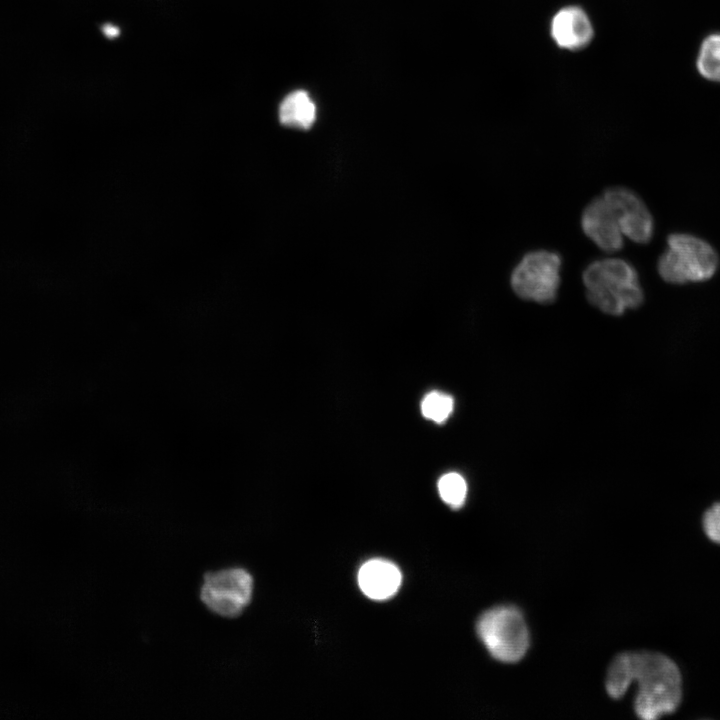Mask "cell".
<instances>
[{"instance_id": "6da1fadb", "label": "cell", "mask_w": 720, "mask_h": 720, "mask_svg": "<svg viewBox=\"0 0 720 720\" xmlns=\"http://www.w3.org/2000/svg\"><path fill=\"white\" fill-rule=\"evenodd\" d=\"M633 681L638 683L634 710L639 718L658 719L673 714L680 707L683 700L682 673L669 656L653 651L617 655L608 669V694L616 699L622 697Z\"/></svg>"}, {"instance_id": "7a4b0ae2", "label": "cell", "mask_w": 720, "mask_h": 720, "mask_svg": "<svg viewBox=\"0 0 720 720\" xmlns=\"http://www.w3.org/2000/svg\"><path fill=\"white\" fill-rule=\"evenodd\" d=\"M587 301L604 314L621 316L640 307L644 292L635 267L614 255L591 261L582 272Z\"/></svg>"}, {"instance_id": "3957f363", "label": "cell", "mask_w": 720, "mask_h": 720, "mask_svg": "<svg viewBox=\"0 0 720 720\" xmlns=\"http://www.w3.org/2000/svg\"><path fill=\"white\" fill-rule=\"evenodd\" d=\"M667 245L657 264L658 273L665 282H702L715 274L718 255L704 240L689 234L675 233L668 237Z\"/></svg>"}, {"instance_id": "277c9868", "label": "cell", "mask_w": 720, "mask_h": 720, "mask_svg": "<svg viewBox=\"0 0 720 720\" xmlns=\"http://www.w3.org/2000/svg\"><path fill=\"white\" fill-rule=\"evenodd\" d=\"M562 257L548 249L523 254L513 267L509 283L514 294L524 301L551 304L561 285Z\"/></svg>"}, {"instance_id": "5b68a950", "label": "cell", "mask_w": 720, "mask_h": 720, "mask_svg": "<svg viewBox=\"0 0 720 720\" xmlns=\"http://www.w3.org/2000/svg\"><path fill=\"white\" fill-rule=\"evenodd\" d=\"M476 629L488 652L499 661L517 662L528 649V629L515 607L499 606L487 610L480 616Z\"/></svg>"}, {"instance_id": "8992f818", "label": "cell", "mask_w": 720, "mask_h": 720, "mask_svg": "<svg viewBox=\"0 0 720 720\" xmlns=\"http://www.w3.org/2000/svg\"><path fill=\"white\" fill-rule=\"evenodd\" d=\"M253 591L254 580L246 569L228 567L203 576L200 599L213 614L232 619L249 606Z\"/></svg>"}, {"instance_id": "52a82bcc", "label": "cell", "mask_w": 720, "mask_h": 720, "mask_svg": "<svg viewBox=\"0 0 720 720\" xmlns=\"http://www.w3.org/2000/svg\"><path fill=\"white\" fill-rule=\"evenodd\" d=\"M602 197L612 209L624 237L647 244L653 237L654 220L642 198L632 189L615 185L603 190Z\"/></svg>"}, {"instance_id": "ba28073f", "label": "cell", "mask_w": 720, "mask_h": 720, "mask_svg": "<svg viewBox=\"0 0 720 720\" xmlns=\"http://www.w3.org/2000/svg\"><path fill=\"white\" fill-rule=\"evenodd\" d=\"M580 227L584 235L605 254H615L624 247V236L607 201L598 195L583 208Z\"/></svg>"}, {"instance_id": "9c48e42d", "label": "cell", "mask_w": 720, "mask_h": 720, "mask_svg": "<svg viewBox=\"0 0 720 720\" xmlns=\"http://www.w3.org/2000/svg\"><path fill=\"white\" fill-rule=\"evenodd\" d=\"M402 574L392 562L384 559H371L365 562L358 572V584L368 598L382 601L393 597L399 590Z\"/></svg>"}, {"instance_id": "30bf717a", "label": "cell", "mask_w": 720, "mask_h": 720, "mask_svg": "<svg viewBox=\"0 0 720 720\" xmlns=\"http://www.w3.org/2000/svg\"><path fill=\"white\" fill-rule=\"evenodd\" d=\"M551 35L558 46L578 50L592 40L593 27L581 8L565 7L552 19Z\"/></svg>"}, {"instance_id": "8fae6325", "label": "cell", "mask_w": 720, "mask_h": 720, "mask_svg": "<svg viewBox=\"0 0 720 720\" xmlns=\"http://www.w3.org/2000/svg\"><path fill=\"white\" fill-rule=\"evenodd\" d=\"M316 118V107L307 92L288 94L280 104L279 120L285 126L308 129Z\"/></svg>"}, {"instance_id": "7c38bea8", "label": "cell", "mask_w": 720, "mask_h": 720, "mask_svg": "<svg viewBox=\"0 0 720 720\" xmlns=\"http://www.w3.org/2000/svg\"><path fill=\"white\" fill-rule=\"evenodd\" d=\"M696 65L704 78L720 82V33L711 34L703 40Z\"/></svg>"}, {"instance_id": "4fadbf2b", "label": "cell", "mask_w": 720, "mask_h": 720, "mask_svg": "<svg viewBox=\"0 0 720 720\" xmlns=\"http://www.w3.org/2000/svg\"><path fill=\"white\" fill-rule=\"evenodd\" d=\"M441 499L453 509L460 508L466 499L467 485L464 478L455 472L443 475L438 481Z\"/></svg>"}, {"instance_id": "5bb4252c", "label": "cell", "mask_w": 720, "mask_h": 720, "mask_svg": "<svg viewBox=\"0 0 720 720\" xmlns=\"http://www.w3.org/2000/svg\"><path fill=\"white\" fill-rule=\"evenodd\" d=\"M454 402L448 394L433 391L428 393L421 403V411L425 418L442 423L450 416Z\"/></svg>"}, {"instance_id": "9a60e30c", "label": "cell", "mask_w": 720, "mask_h": 720, "mask_svg": "<svg viewBox=\"0 0 720 720\" xmlns=\"http://www.w3.org/2000/svg\"><path fill=\"white\" fill-rule=\"evenodd\" d=\"M701 523L705 536L711 542L720 545V501L705 510Z\"/></svg>"}, {"instance_id": "2e32d148", "label": "cell", "mask_w": 720, "mask_h": 720, "mask_svg": "<svg viewBox=\"0 0 720 720\" xmlns=\"http://www.w3.org/2000/svg\"><path fill=\"white\" fill-rule=\"evenodd\" d=\"M102 32L107 38H115L119 35V29L115 25L105 24L102 26Z\"/></svg>"}]
</instances>
